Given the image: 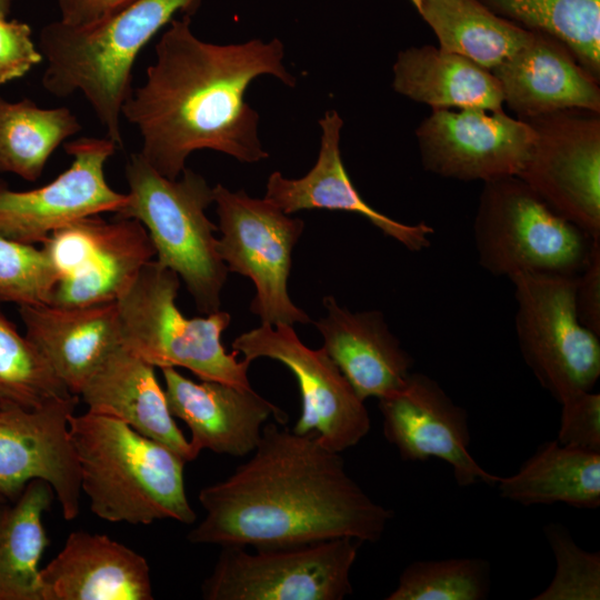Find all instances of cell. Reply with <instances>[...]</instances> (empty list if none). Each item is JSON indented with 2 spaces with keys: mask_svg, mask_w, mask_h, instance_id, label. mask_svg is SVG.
Returning <instances> with one entry per match:
<instances>
[{
  "mask_svg": "<svg viewBox=\"0 0 600 600\" xmlns=\"http://www.w3.org/2000/svg\"><path fill=\"white\" fill-rule=\"evenodd\" d=\"M252 453L228 478L200 490L206 517L188 533L191 543L264 549L343 537L377 542L393 517L314 432L268 423Z\"/></svg>",
  "mask_w": 600,
  "mask_h": 600,
  "instance_id": "6da1fadb",
  "label": "cell"
},
{
  "mask_svg": "<svg viewBox=\"0 0 600 600\" xmlns=\"http://www.w3.org/2000/svg\"><path fill=\"white\" fill-rule=\"evenodd\" d=\"M279 39L216 44L197 38L190 16L173 19L156 44L144 82L132 89L122 117L142 138L139 152L161 176L176 180L191 152L210 149L252 163L268 158L259 114L244 100L251 81L269 74L293 87Z\"/></svg>",
  "mask_w": 600,
  "mask_h": 600,
  "instance_id": "7a4b0ae2",
  "label": "cell"
},
{
  "mask_svg": "<svg viewBox=\"0 0 600 600\" xmlns=\"http://www.w3.org/2000/svg\"><path fill=\"white\" fill-rule=\"evenodd\" d=\"M69 434L81 490L97 517L131 524L196 521L180 454L120 420L90 411L69 418Z\"/></svg>",
  "mask_w": 600,
  "mask_h": 600,
  "instance_id": "3957f363",
  "label": "cell"
},
{
  "mask_svg": "<svg viewBox=\"0 0 600 600\" xmlns=\"http://www.w3.org/2000/svg\"><path fill=\"white\" fill-rule=\"evenodd\" d=\"M201 0H136L97 23L74 27L53 21L39 37L47 60L42 87L56 97L80 92L107 137L122 147L120 119L132 91V68L142 48L178 12L191 16Z\"/></svg>",
  "mask_w": 600,
  "mask_h": 600,
  "instance_id": "277c9868",
  "label": "cell"
},
{
  "mask_svg": "<svg viewBox=\"0 0 600 600\" xmlns=\"http://www.w3.org/2000/svg\"><path fill=\"white\" fill-rule=\"evenodd\" d=\"M126 179L129 199L116 216L144 226L156 261L182 279L201 313L219 311L229 271L218 252V228L206 216L213 202V188L187 168L180 179L170 180L140 153L127 162Z\"/></svg>",
  "mask_w": 600,
  "mask_h": 600,
  "instance_id": "5b68a950",
  "label": "cell"
},
{
  "mask_svg": "<svg viewBox=\"0 0 600 600\" xmlns=\"http://www.w3.org/2000/svg\"><path fill=\"white\" fill-rule=\"evenodd\" d=\"M179 288L174 271L156 260L144 264L116 300L120 346L154 368L181 367L200 380L251 389V362L238 361L221 342L231 316L219 310L186 318L176 304Z\"/></svg>",
  "mask_w": 600,
  "mask_h": 600,
  "instance_id": "8992f818",
  "label": "cell"
},
{
  "mask_svg": "<svg viewBox=\"0 0 600 600\" xmlns=\"http://www.w3.org/2000/svg\"><path fill=\"white\" fill-rule=\"evenodd\" d=\"M480 266L496 277L578 274L592 242L517 176L483 182L473 223Z\"/></svg>",
  "mask_w": 600,
  "mask_h": 600,
  "instance_id": "52a82bcc",
  "label": "cell"
},
{
  "mask_svg": "<svg viewBox=\"0 0 600 600\" xmlns=\"http://www.w3.org/2000/svg\"><path fill=\"white\" fill-rule=\"evenodd\" d=\"M576 276L522 272L510 278L521 354L559 403L593 390L600 377V336L578 318Z\"/></svg>",
  "mask_w": 600,
  "mask_h": 600,
  "instance_id": "ba28073f",
  "label": "cell"
},
{
  "mask_svg": "<svg viewBox=\"0 0 600 600\" xmlns=\"http://www.w3.org/2000/svg\"><path fill=\"white\" fill-rule=\"evenodd\" d=\"M361 543L343 537L254 552L222 546L201 594L207 600H342L353 592L350 571Z\"/></svg>",
  "mask_w": 600,
  "mask_h": 600,
  "instance_id": "9c48e42d",
  "label": "cell"
},
{
  "mask_svg": "<svg viewBox=\"0 0 600 600\" xmlns=\"http://www.w3.org/2000/svg\"><path fill=\"white\" fill-rule=\"evenodd\" d=\"M219 230L218 252L229 272L248 277L256 294L250 311L262 324L308 323L310 317L290 299L287 289L292 250L304 223L263 199L243 190L213 187Z\"/></svg>",
  "mask_w": 600,
  "mask_h": 600,
  "instance_id": "30bf717a",
  "label": "cell"
},
{
  "mask_svg": "<svg viewBox=\"0 0 600 600\" xmlns=\"http://www.w3.org/2000/svg\"><path fill=\"white\" fill-rule=\"evenodd\" d=\"M41 244L58 273L50 303L60 307L116 301L156 256L144 226L118 216L78 219Z\"/></svg>",
  "mask_w": 600,
  "mask_h": 600,
  "instance_id": "8fae6325",
  "label": "cell"
},
{
  "mask_svg": "<svg viewBox=\"0 0 600 600\" xmlns=\"http://www.w3.org/2000/svg\"><path fill=\"white\" fill-rule=\"evenodd\" d=\"M600 112L567 109L528 119L536 132L517 176L556 213L600 237Z\"/></svg>",
  "mask_w": 600,
  "mask_h": 600,
  "instance_id": "7c38bea8",
  "label": "cell"
},
{
  "mask_svg": "<svg viewBox=\"0 0 600 600\" xmlns=\"http://www.w3.org/2000/svg\"><path fill=\"white\" fill-rule=\"evenodd\" d=\"M232 349L249 362L270 358L293 373L302 401L293 432H314L323 446L339 453L368 434L371 422L364 401L326 350L304 346L292 326L262 324L237 337Z\"/></svg>",
  "mask_w": 600,
  "mask_h": 600,
  "instance_id": "4fadbf2b",
  "label": "cell"
},
{
  "mask_svg": "<svg viewBox=\"0 0 600 600\" xmlns=\"http://www.w3.org/2000/svg\"><path fill=\"white\" fill-rule=\"evenodd\" d=\"M118 144L111 139L82 137L64 144L72 157L68 169L51 182L27 191L9 189L0 180V237L36 244L78 219L119 212L128 193L113 190L104 166Z\"/></svg>",
  "mask_w": 600,
  "mask_h": 600,
  "instance_id": "5bb4252c",
  "label": "cell"
},
{
  "mask_svg": "<svg viewBox=\"0 0 600 600\" xmlns=\"http://www.w3.org/2000/svg\"><path fill=\"white\" fill-rule=\"evenodd\" d=\"M423 168L444 178L482 182L518 176L531 152V124L504 110H432L416 129Z\"/></svg>",
  "mask_w": 600,
  "mask_h": 600,
  "instance_id": "9a60e30c",
  "label": "cell"
},
{
  "mask_svg": "<svg viewBox=\"0 0 600 600\" xmlns=\"http://www.w3.org/2000/svg\"><path fill=\"white\" fill-rule=\"evenodd\" d=\"M79 399L71 394L38 409L0 412V494L6 500H17L30 481L41 479L52 487L63 518L78 517L80 468L69 418Z\"/></svg>",
  "mask_w": 600,
  "mask_h": 600,
  "instance_id": "2e32d148",
  "label": "cell"
},
{
  "mask_svg": "<svg viewBox=\"0 0 600 600\" xmlns=\"http://www.w3.org/2000/svg\"><path fill=\"white\" fill-rule=\"evenodd\" d=\"M378 400L384 438L403 460L441 459L461 487L497 483L499 477L481 468L469 450L466 410L436 380L410 373L400 388Z\"/></svg>",
  "mask_w": 600,
  "mask_h": 600,
  "instance_id": "e0dca14e",
  "label": "cell"
},
{
  "mask_svg": "<svg viewBox=\"0 0 600 600\" xmlns=\"http://www.w3.org/2000/svg\"><path fill=\"white\" fill-rule=\"evenodd\" d=\"M164 394L171 414L190 430V447L198 457L208 449L219 454L251 453L270 416L284 424L287 414L252 388L201 380L194 382L174 368H162Z\"/></svg>",
  "mask_w": 600,
  "mask_h": 600,
  "instance_id": "ac0fdd59",
  "label": "cell"
},
{
  "mask_svg": "<svg viewBox=\"0 0 600 600\" xmlns=\"http://www.w3.org/2000/svg\"><path fill=\"white\" fill-rule=\"evenodd\" d=\"M503 104L528 120L567 109L600 112L599 79L557 38L533 31L529 41L491 71Z\"/></svg>",
  "mask_w": 600,
  "mask_h": 600,
  "instance_id": "d6986e66",
  "label": "cell"
},
{
  "mask_svg": "<svg viewBox=\"0 0 600 600\" xmlns=\"http://www.w3.org/2000/svg\"><path fill=\"white\" fill-rule=\"evenodd\" d=\"M319 124L322 136L313 168L300 179H287L278 171L272 172L264 199L287 214L312 209L358 213L410 251L428 248L434 232L431 226L397 221L370 207L354 188L341 160L339 143L343 121L339 113L326 112Z\"/></svg>",
  "mask_w": 600,
  "mask_h": 600,
  "instance_id": "ffe728a7",
  "label": "cell"
},
{
  "mask_svg": "<svg viewBox=\"0 0 600 600\" xmlns=\"http://www.w3.org/2000/svg\"><path fill=\"white\" fill-rule=\"evenodd\" d=\"M42 600H152L150 568L134 550L106 534L71 532L40 569Z\"/></svg>",
  "mask_w": 600,
  "mask_h": 600,
  "instance_id": "44dd1931",
  "label": "cell"
},
{
  "mask_svg": "<svg viewBox=\"0 0 600 600\" xmlns=\"http://www.w3.org/2000/svg\"><path fill=\"white\" fill-rule=\"evenodd\" d=\"M18 312L26 337L76 396L120 344L116 301L79 307L23 304Z\"/></svg>",
  "mask_w": 600,
  "mask_h": 600,
  "instance_id": "7402d4cb",
  "label": "cell"
},
{
  "mask_svg": "<svg viewBox=\"0 0 600 600\" xmlns=\"http://www.w3.org/2000/svg\"><path fill=\"white\" fill-rule=\"evenodd\" d=\"M327 314L316 327L323 349L338 366L358 397L380 399L400 388L413 359L389 330L377 310L351 312L332 296L323 298Z\"/></svg>",
  "mask_w": 600,
  "mask_h": 600,
  "instance_id": "603a6c76",
  "label": "cell"
},
{
  "mask_svg": "<svg viewBox=\"0 0 600 600\" xmlns=\"http://www.w3.org/2000/svg\"><path fill=\"white\" fill-rule=\"evenodd\" d=\"M79 398L88 411L124 422L142 436L167 446L187 462L197 458L169 410L154 367L120 344L88 378Z\"/></svg>",
  "mask_w": 600,
  "mask_h": 600,
  "instance_id": "cb8c5ba5",
  "label": "cell"
},
{
  "mask_svg": "<svg viewBox=\"0 0 600 600\" xmlns=\"http://www.w3.org/2000/svg\"><path fill=\"white\" fill-rule=\"evenodd\" d=\"M392 71L396 92L432 110H503L502 90L490 70L439 47L401 50Z\"/></svg>",
  "mask_w": 600,
  "mask_h": 600,
  "instance_id": "d4e9b609",
  "label": "cell"
},
{
  "mask_svg": "<svg viewBox=\"0 0 600 600\" xmlns=\"http://www.w3.org/2000/svg\"><path fill=\"white\" fill-rule=\"evenodd\" d=\"M502 498L523 506L562 502L579 509L600 507V453L563 446L541 444L517 473L499 477Z\"/></svg>",
  "mask_w": 600,
  "mask_h": 600,
  "instance_id": "484cf974",
  "label": "cell"
},
{
  "mask_svg": "<svg viewBox=\"0 0 600 600\" xmlns=\"http://www.w3.org/2000/svg\"><path fill=\"white\" fill-rule=\"evenodd\" d=\"M54 497L34 479L0 507V600H42L39 562L50 544L42 519Z\"/></svg>",
  "mask_w": 600,
  "mask_h": 600,
  "instance_id": "4316f807",
  "label": "cell"
},
{
  "mask_svg": "<svg viewBox=\"0 0 600 600\" xmlns=\"http://www.w3.org/2000/svg\"><path fill=\"white\" fill-rule=\"evenodd\" d=\"M418 13L433 31L439 48L492 71L532 36L478 0H422Z\"/></svg>",
  "mask_w": 600,
  "mask_h": 600,
  "instance_id": "83f0119b",
  "label": "cell"
},
{
  "mask_svg": "<svg viewBox=\"0 0 600 600\" xmlns=\"http://www.w3.org/2000/svg\"><path fill=\"white\" fill-rule=\"evenodd\" d=\"M80 130L66 107L40 108L30 99L10 102L0 97V173L36 181L53 151Z\"/></svg>",
  "mask_w": 600,
  "mask_h": 600,
  "instance_id": "f1b7e54d",
  "label": "cell"
},
{
  "mask_svg": "<svg viewBox=\"0 0 600 600\" xmlns=\"http://www.w3.org/2000/svg\"><path fill=\"white\" fill-rule=\"evenodd\" d=\"M496 14L563 42L600 79V0H478Z\"/></svg>",
  "mask_w": 600,
  "mask_h": 600,
  "instance_id": "f546056e",
  "label": "cell"
},
{
  "mask_svg": "<svg viewBox=\"0 0 600 600\" xmlns=\"http://www.w3.org/2000/svg\"><path fill=\"white\" fill-rule=\"evenodd\" d=\"M72 393L0 310V412L33 410Z\"/></svg>",
  "mask_w": 600,
  "mask_h": 600,
  "instance_id": "4dcf8cb0",
  "label": "cell"
},
{
  "mask_svg": "<svg viewBox=\"0 0 600 600\" xmlns=\"http://www.w3.org/2000/svg\"><path fill=\"white\" fill-rule=\"evenodd\" d=\"M489 563L478 558L417 560L401 572L387 600H481L489 592Z\"/></svg>",
  "mask_w": 600,
  "mask_h": 600,
  "instance_id": "1f68e13d",
  "label": "cell"
},
{
  "mask_svg": "<svg viewBox=\"0 0 600 600\" xmlns=\"http://www.w3.org/2000/svg\"><path fill=\"white\" fill-rule=\"evenodd\" d=\"M57 281L43 248L0 237V303H50Z\"/></svg>",
  "mask_w": 600,
  "mask_h": 600,
  "instance_id": "d6a6232c",
  "label": "cell"
},
{
  "mask_svg": "<svg viewBox=\"0 0 600 600\" xmlns=\"http://www.w3.org/2000/svg\"><path fill=\"white\" fill-rule=\"evenodd\" d=\"M543 530L557 568L552 581L534 600H599L600 552L580 548L562 524L549 523Z\"/></svg>",
  "mask_w": 600,
  "mask_h": 600,
  "instance_id": "836d02e7",
  "label": "cell"
},
{
  "mask_svg": "<svg viewBox=\"0 0 600 600\" xmlns=\"http://www.w3.org/2000/svg\"><path fill=\"white\" fill-rule=\"evenodd\" d=\"M557 441L563 446L600 453V394L576 393L561 403Z\"/></svg>",
  "mask_w": 600,
  "mask_h": 600,
  "instance_id": "e575fe53",
  "label": "cell"
},
{
  "mask_svg": "<svg viewBox=\"0 0 600 600\" xmlns=\"http://www.w3.org/2000/svg\"><path fill=\"white\" fill-rule=\"evenodd\" d=\"M31 33L26 22L0 19V86L24 77L43 61Z\"/></svg>",
  "mask_w": 600,
  "mask_h": 600,
  "instance_id": "d590c367",
  "label": "cell"
},
{
  "mask_svg": "<svg viewBox=\"0 0 600 600\" xmlns=\"http://www.w3.org/2000/svg\"><path fill=\"white\" fill-rule=\"evenodd\" d=\"M574 306L580 322L600 336V237L593 239L589 259L576 276Z\"/></svg>",
  "mask_w": 600,
  "mask_h": 600,
  "instance_id": "8d00e7d4",
  "label": "cell"
},
{
  "mask_svg": "<svg viewBox=\"0 0 600 600\" xmlns=\"http://www.w3.org/2000/svg\"><path fill=\"white\" fill-rule=\"evenodd\" d=\"M136 0H57L60 21L74 27L97 23L119 12Z\"/></svg>",
  "mask_w": 600,
  "mask_h": 600,
  "instance_id": "74e56055",
  "label": "cell"
},
{
  "mask_svg": "<svg viewBox=\"0 0 600 600\" xmlns=\"http://www.w3.org/2000/svg\"><path fill=\"white\" fill-rule=\"evenodd\" d=\"M13 0H0V19H7Z\"/></svg>",
  "mask_w": 600,
  "mask_h": 600,
  "instance_id": "f35d334b",
  "label": "cell"
},
{
  "mask_svg": "<svg viewBox=\"0 0 600 600\" xmlns=\"http://www.w3.org/2000/svg\"><path fill=\"white\" fill-rule=\"evenodd\" d=\"M410 2L416 8V10L419 11L422 0H410Z\"/></svg>",
  "mask_w": 600,
  "mask_h": 600,
  "instance_id": "ab89813d",
  "label": "cell"
},
{
  "mask_svg": "<svg viewBox=\"0 0 600 600\" xmlns=\"http://www.w3.org/2000/svg\"><path fill=\"white\" fill-rule=\"evenodd\" d=\"M8 500H6L1 494H0V507Z\"/></svg>",
  "mask_w": 600,
  "mask_h": 600,
  "instance_id": "60d3db41",
  "label": "cell"
}]
</instances>
